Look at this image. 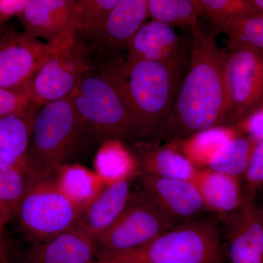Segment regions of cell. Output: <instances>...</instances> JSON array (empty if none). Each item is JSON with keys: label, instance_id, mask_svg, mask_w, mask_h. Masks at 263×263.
I'll return each mask as SVG.
<instances>
[{"label": "cell", "instance_id": "44dd1931", "mask_svg": "<svg viewBox=\"0 0 263 263\" xmlns=\"http://www.w3.org/2000/svg\"><path fill=\"white\" fill-rule=\"evenodd\" d=\"M94 171L105 186L139 176L138 160L124 141L102 142L94 160Z\"/></svg>", "mask_w": 263, "mask_h": 263}, {"label": "cell", "instance_id": "f546056e", "mask_svg": "<svg viewBox=\"0 0 263 263\" xmlns=\"http://www.w3.org/2000/svg\"><path fill=\"white\" fill-rule=\"evenodd\" d=\"M245 178L243 193L255 197L256 193L263 188V140L259 141L254 148Z\"/></svg>", "mask_w": 263, "mask_h": 263}, {"label": "cell", "instance_id": "d6a6232c", "mask_svg": "<svg viewBox=\"0 0 263 263\" xmlns=\"http://www.w3.org/2000/svg\"><path fill=\"white\" fill-rule=\"evenodd\" d=\"M29 0H0V24L13 16H18L28 4Z\"/></svg>", "mask_w": 263, "mask_h": 263}, {"label": "cell", "instance_id": "1f68e13d", "mask_svg": "<svg viewBox=\"0 0 263 263\" xmlns=\"http://www.w3.org/2000/svg\"><path fill=\"white\" fill-rule=\"evenodd\" d=\"M237 127L241 133L252 137L257 141L263 140V110L257 108L250 114L245 120L237 124Z\"/></svg>", "mask_w": 263, "mask_h": 263}, {"label": "cell", "instance_id": "3957f363", "mask_svg": "<svg viewBox=\"0 0 263 263\" xmlns=\"http://www.w3.org/2000/svg\"><path fill=\"white\" fill-rule=\"evenodd\" d=\"M215 218L182 223L149 243L92 263H224Z\"/></svg>", "mask_w": 263, "mask_h": 263}, {"label": "cell", "instance_id": "d6986e66", "mask_svg": "<svg viewBox=\"0 0 263 263\" xmlns=\"http://www.w3.org/2000/svg\"><path fill=\"white\" fill-rule=\"evenodd\" d=\"M207 211L215 213L226 220L234 214L243 201L241 179L216 172L213 170L197 169L193 180Z\"/></svg>", "mask_w": 263, "mask_h": 263}, {"label": "cell", "instance_id": "8fae6325", "mask_svg": "<svg viewBox=\"0 0 263 263\" xmlns=\"http://www.w3.org/2000/svg\"><path fill=\"white\" fill-rule=\"evenodd\" d=\"M138 190L178 224L195 221L207 209L192 181L140 175Z\"/></svg>", "mask_w": 263, "mask_h": 263}, {"label": "cell", "instance_id": "d590c367", "mask_svg": "<svg viewBox=\"0 0 263 263\" xmlns=\"http://www.w3.org/2000/svg\"><path fill=\"white\" fill-rule=\"evenodd\" d=\"M8 29V27L5 24H0V41H1L2 37L4 36Z\"/></svg>", "mask_w": 263, "mask_h": 263}, {"label": "cell", "instance_id": "f1b7e54d", "mask_svg": "<svg viewBox=\"0 0 263 263\" xmlns=\"http://www.w3.org/2000/svg\"><path fill=\"white\" fill-rule=\"evenodd\" d=\"M214 34L228 36L229 49L249 46L263 51V16L249 17L214 26Z\"/></svg>", "mask_w": 263, "mask_h": 263}, {"label": "cell", "instance_id": "484cf974", "mask_svg": "<svg viewBox=\"0 0 263 263\" xmlns=\"http://www.w3.org/2000/svg\"><path fill=\"white\" fill-rule=\"evenodd\" d=\"M119 0H78L76 1L74 34L95 39L103 30L110 12Z\"/></svg>", "mask_w": 263, "mask_h": 263}, {"label": "cell", "instance_id": "7c38bea8", "mask_svg": "<svg viewBox=\"0 0 263 263\" xmlns=\"http://www.w3.org/2000/svg\"><path fill=\"white\" fill-rule=\"evenodd\" d=\"M238 210L226 219V252L231 263H263V209L243 193Z\"/></svg>", "mask_w": 263, "mask_h": 263}, {"label": "cell", "instance_id": "4316f807", "mask_svg": "<svg viewBox=\"0 0 263 263\" xmlns=\"http://www.w3.org/2000/svg\"><path fill=\"white\" fill-rule=\"evenodd\" d=\"M148 16L157 21L178 27H189L192 32L200 28L199 13L193 0H148Z\"/></svg>", "mask_w": 263, "mask_h": 263}, {"label": "cell", "instance_id": "603a6c76", "mask_svg": "<svg viewBox=\"0 0 263 263\" xmlns=\"http://www.w3.org/2000/svg\"><path fill=\"white\" fill-rule=\"evenodd\" d=\"M240 133L236 126H219L178 141L185 157L197 169L205 168L213 155Z\"/></svg>", "mask_w": 263, "mask_h": 263}, {"label": "cell", "instance_id": "d4e9b609", "mask_svg": "<svg viewBox=\"0 0 263 263\" xmlns=\"http://www.w3.org/2000/svg\"><path fill=\"white\" fill-rule=\"evenodd\" d=\"M28 171L0 163V229L16 214L19 205L34 182Z\"/></svg>", "mask_w": 263, "mask_h": 263}, {"label": "cell", "instance_id": "8992f818", "mask_svg": "<svg viewBox=\"0 0 263 263\" xmlns=\"http://www.w3.org/2000/svg\"><path fill=\"white\" fill-rule=\"evenodd\" d=\"M50 43L46 60L19 89L38 106L70 98L83 76L93 68L89 46L74 32Z\"/></svg>", "mask_w": 263, "mask_h": 263}, {"label": "cell", "instance_id": "4fadbf2b", "mask_svg": "<svg viewBox=\"0 0 263 263\" xmlns=\"http://www.w3.org/2000/svg\"><path fill=\"white\" fill-rule=\"evenodd\" d=\"M75 0H29L18 15L24 32L51 43L65 33L74 32Z\"/></svg>", "mask_w": 263, "mask_h": 263}, {"label": "cell", "instance_id": "8d00e7d4", "mask_svg": "<svg viewBox=\"0 0 263 263\" xmlns=\"http://www.w3.org/2000/svg\"><path fill=\"white\" fill-rule=\"evenodd\" d=\"M259 108L262 109V110H263V99L262 103H261L260 105H259Z\"/></svg>", "mask_w": 263, "mask_h": 263}, {"label": "cell", "instance_id": "6da1fadb", "mask_svg": "<svg viewBox=\"0 0 263 263\" xmlns=\"http://www.w3.org/2000/svg\"><path fill=\"white\" fill-rule=\"evenodd\" d=\"M193 32L186 70L161 136L182 141L200 132L224 126V65L227 53L215 34L201 28Z\"/></svg>", "mask_w": 263, "mask_h": 263}, {"label": "cell", "instance_id": "ac0fdd59", "mask_svg": "<svg viewBox=\"0 0 263 263\" xmlns=\"http://www.w3.org/2000/svg\"><path fill=\"white\" fill-rule=\"evenodd\" d=\"M139 143L133 153L138 160L140 175H152L164 179L193 180L197 168L180 149L179 141H170L162 146Z\"/></svg>", "mask_w": 263, "mask_h": 263}, {"label": "cell", "instance_id": "cb8c5ba5", "mask_svg": "<svg viewBox=\"0 0 263 263\" xmlns=\"http://www.w3.org/2000/svg\"><path fill=\"white\" fill-rule=\"evenodd\" d=\"M257 143L252 137L240 133L213 155L207 167L242 179Z\"/></svg>", "mask_w": 263, "mask_h": 263}, {"label": "cell", "instance_id": "5bb4252c", "mask_svg": "<svg viewBox=\"0 0 263 263\" xmlns=\"http://www.w3.org/2000/svg\"><path fill=\"white\" fill-rule=\"evenodd\" d=\"M148 0H119L101 32L91 41L90 51L110 52L126 48L148 16Z\"/></svg>", "mask_w": 263, "mask_h": 263}, {"label": "cell", "instance_id": "9a60e30c", "mask_svg": "<svg viewBox=\"0 0 263 263\" xmlns=\"http://www.w3.org/2000/svg\"><path fill=\"white\" fill-rule=\"evenodd\" d=\"M136 179L124 180L105 186L81 213L76 226L98 240L114 226L125 210Z\"/></svg>", "mask_w": 263, "mask_h": 263}, {"label": "cell", "instance_id": "ffe728a7", "mask_svg": "<svg viewBox=\"0 0 263 263\" xmlns=\"http://www.w3.org/2000/svg\"><path fill=\"white\" fill-rule=\"evenodd\" d=\"M172 27L157 21L144 23L127 46V60L160 62L176 57L188 46Z\"/></svg>", "mask_w": 263, "mask_h": 263}, {"label": "cell", "instance_id": "5b68a950", "mask_svg": "<svg viewBox=\"0 0 263 263\" xmlns=\"http://www.w3.org/2000/svg\"><path fill=\"white\" fill-rule=\"evenodd\" d=\"M69 100L79 114L86 133L102 142L148 137L117 88L100 70L95 71L93 67L86 72Z\"/></svg>", "mask_w": 263, "mask_h": 263}, {"label": "cell", "instance_id": "7a4b0ae2", "mask_svg": "<svg viewBox=\"0 0 263 263\" xmlns=\"http://www.w3.org/2000/svg\"><path fill=\"white\" fill-rule=\"evenodd\" d=\"M190 47L164 61L127 59L99 69L117 88L147 136H161L187 67Z\"/></svg>", "mask_w": 263, "mask_h": 263}, {"label": "cell", "instance_id": "e575fe53", "mask_svg": "<svg viewBox=\"0 0 263 263\" xmlns=\"http://www.w3.org/2000/svg\"><path fill=\"white\" fill-rule=\"evenodd\" d=\"M254 5L263 15V0H253Z\"/></svg>", "mask_w": 263, "mask_h": 263}, {"label": "cell", "instance_id": "7402d4cb", "mask_svg": "<svg viewBox=\"0 0 263 263\" xmlns=\"http://www.w3.org/2000/svg\"><path fill=\"white\" fill-rule=\"evenodd\" d=\"M57 187L82 212L105 187L94 171L80 164L59 167L53 178Z\"/></svg>", "mask_w": 263, "mask_h": 263}, {"label": "cell", "instance_id": "83f0119b", "mask_svg": "<svg viewBox=\"0 0 263 263\" xmlns=\"http://www.w3.org/2000/svg\"><path fill=\"white\" fill-rule=\"evenodd\" d=\"M199 14L206 16L212 27L223 22L263 16L253 0H193Z\"/></svg>", "mask_w": 263, "mask_h": 263}, {"label": "cell", "instance_id": "9c48e42d", "mask_svg": "<svg viewBox=\"0 0 263 263\" xmlns=\"http://www.w3.org/2000/svg\"><path fill=\"white\" fill-rule=\"evenodd\" d=\"M224 124L235 126L257 110L263 99V51L243 46L227 53L224 65Z\"/></svg>", "mask_w": 263, "mask_h": 263}, {"label": "cell", "instance_id": "4dcf8cb0", "mask_svg": "<svg viewBox=\"0 0 263 263\" xmlns=\"http://www.w3.org/2000/svg\"><path fill=\"white\" fill-rule=\"evenodd\" d=\"M31 103L24 93L0 88V117L24 110Z\"/></svg>", "mask_w": 263, "mask_h": 263}, {"label": "cell", "instance_id": "e0dca14e", "mask_svg": "<svg viewBox=\"0 0 263 263\" xmlns=\"http://www.w3.org/2000/svg\"><path fill=\"white\" fill-rule=\"evenodd\" d=\"M98 242L79 227L43 242L30 254L29 263H92Z\"/></svg>", "mask_w": 263, "mask_h": 263}, {"label": "cell", "instance_id": "52a82bcc", "mask_svg": "<svg viewBox=\"0 0 263 263\" xmlns=\"http://www.w3.org/2000/svg\"><path fill=\"white\" fill-rule=\"evenodd\" d=\"M81 213L53 180L48 179L32 183L16 214L24 231L43 243L76 226Z\"/></svg>", "mask_w": 263, "mask_h": 263}, {"label": "cell", "instance_id": "ba28073f", "mask_svg": "<svg viewBox=\"0 0 263 263\" xmlns=\"http://www.w3.org/2000/svg\"><path fill=\"white\" fill-rule=\"evenodd\" d=\"M178 226L139 190L133 192L122 215L97 240L96 259L147 245Z\"/></svg>", "mask_w": 263, "mask_h": 263}, {"label": "cell", "instance_id": "2e32d148", "mask_svg": "<svg viewBox=\"0 0 263 263\" xmlns=\"http://www.w3.org/2000/svg\"><path fill=\"white\" fill-rule=\"evenodd\" d=\"M41 107L32 103L24 110L0 117V163L28 171L27 152Z\"/></svg>", "mask_w": 263, "mask_h": 263}, {"label": "cell", "instance_id": "30bf717a", "mask_svg": "<svg viewBox=\"0 0 263 263\" xmlns=\"http://www.w3.org/2000/svg\"><path fill=\"white\" fill-rule=\"evenodd\" d=\"M50 49L51 43L8 27L0 41V88L19 91L43 65Z\"/></svg>", "mask_w": 263, "mask_h": 263}, {"label": "cell", "instance_id": "836d02e7", "mask_svg": "<svg viewBox=\"0 0 263 263\" xmlns=\"http://www.w3.org/2000/svg\"><path fill=\"white\" fill-rule=\"evenodd\" d=\"M3 230L0 229V263H8V254L5 247L4 238L3 235Z\"/></svg>", "mask_w": 263, "mask_h": 263}, {"label": "cell", "instance_id": "277c9868", "mask_svg": "<svg viewBox=\"0 0 263 263\" xmlns=\"http://www.w3.org/2000/svg\"><path fill=\"white\" fill-rule=\"evenodd\" d=\"M85 133L84 124L69 98L41 106L27 152V170L33 179H53L57 170L73 157Z\"/></svg>", "mask_w": 263, "mask_h": 263}]
</instances>
